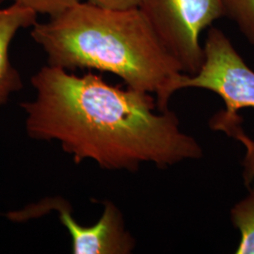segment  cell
Returning <instances> with one entry per match:
<instances>
[{"instance_id":"obj_1","label":"cell","mask_w":254,"mask_h":254,"mask_svg":"<svg viewBox=\"0 0 254 254\" xmlns=\"http://www.w3.org/2000/svg\"><path fill=\"white\" fill-rule=\"evenodd\" d=\"M31 84L34 99L20 105L27 135L60 142L75 164L90 159L105 170L135 172L143 162L167 168L202 155L173 112L154 113L156 102L148 92L50 65L40 69Z\"/></svg>"},{"instance_id":"obj_2","label":"cell","mask_w":254,"mask_h":254,"mask_svg":"<svg viewBox=\"0 0 254 254\" xmlns=\"http://www.w3.org/2000/svg\"><path fill=\"white\" fill-rule=\"evenodd\" d=\"M31 37L50 66L66 71L114 73L128 88L156 94L158 111H168L169 89L184 73L139 8H102L78 2L32 27Z\"/></svg>"},{"instance_id":"obj_3","label":"cell","mask_w":254,"mask_h":254,"mask_svg":"<svg viewBox=\"0 0 254 254\" xmlns=\"http://www.w3.org/2000/svg\"><path fill=\"white\" fill-rule=\"evenodd\" d=\"M204 59L198 73H181L171 85L169 95L186 88H199L217 93L225 103L210 120V127L234 137L246 147L244 180L254 179V72L237 53L228 37L210 28L203 47Z\"/></svg>"},{"instance_id":"obj_4","label":"cell","mask_w":254,"mask_h":254,"mask_svg":"<svg viewBox=\"0 0 254 254\" xmlns=\"http://www.w3.org/2000/svg\"><path fill=\"white\" fill-rule=\"evenodd\" d=\"M139 9L185 73L203 64L200 33L225 15L222 0H140Z\"/></svg>"},{"instance_id":"obj_5","label":"cell","mask_w":254,"mask_h":254,"mask_svg":"<svg viewBox=\"0 0 254 254\" xmlns=\"http://www.w3.org/2000/svg\"><path fill=\"white\" fill-rule=\"evenodd\" d=\"M52 210L58 212L61 222L69 231L73 254H127L135 248V240L125 227L122 213L109 200L104 201L102 217L91 226L76 222L69 202L59 197L41 200L9 216L11 220L24 221Z\"/></svg>"},{"instance_id":"obj_6","label":"cell","mask_w":254,"mask_h":254,"mask_svg":"<svg viewBox=\"0 0 254 254\" xmlns=\"http://www.w3.org/2000/svg\"><path fill=\"white\" fill-rule=\"evenodd\" d=\"M37 13L31 9L11 4L0 9V108L11 94L23 89V81L18 71L9 59V46L20 29L33 27Z\"/></svg>"},{"instance_id":"obj_7","label":"cell","mask_w":254,"mask_h":254,"mask_svg":"<svg viewBox=\"0 0 254 254\" xmlns=\"http://www.w3.org/2000/svg\"><path fill=\"white\" fill-rule=\"evenodd\" d=\"M233 223L241 233L236 254H254V190L232 209Z\"/></svg>"},{"instance_id":"obj_8","label":"cell","mask_w":254,"mask_h":254,"mask_svg":"<svg viewBox=\"0 0 254 254\" xmlns=\"http://www.w3.org/2000/svg\"><path fill=\"white\" fill-rule=\"evenodd\" d=\"M225 15L236 22L247 40L254 45V0H222Z\"/></svg>"},{"instance_id":"obj_9","label":"cell","mask_w":254,"mask_h":254,"mask_svg":"<svg viewBox=\"0 0 254 254\" xmlns=\"http://www.w3.org/2000/svg\"><path fill=\"white\" fill-rule=\"evenodd\" d=\"M26 9L35 11L37 14H47L50 17H56L76 5L79 0H11Z\"/></svg>"},{"instance_id":"obj_10","label":"cell","mask_w":254,"mask_h":254,"mask_svg":"<svg viewBox=\"0 0 254 254\" xmlns=\"http://www.w3.org/2000/svg\"><path fill=\"white\" fill-rule=\"evenodd\" d=\"M88 2L102 8L125 9L138 8L140 0H88Z\"/></svg>"}]
</instances>
